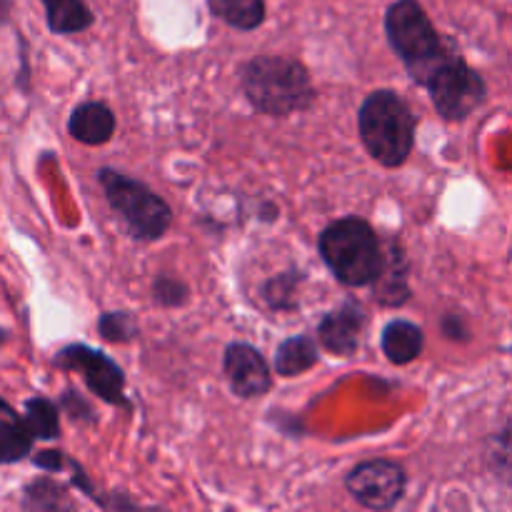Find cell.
Wrapping results in <instances>:
<instances>
[{
  "label": "cell",
  "instance_id": "6da1fadb",
  "mask_svg": "<svg viewBox=\"0 0 512 512\" xmlns=\"http://www.w3.org/2000/svg\"><path fill=\"white\" fill-rule=\"evenodd\" d=\"M240 85L248 103L273 118L303 113L315 100L308 68L288 55H258L248 60L240 70Z\"/></svg>",
  "mask_w": 512,
  "mask_h": 512
},
{
  "label": "cell",
  "instance_id": "7a4b0ae2",
  "mask_svg": "<svg viewBox=\"0 0 512 512\" xmlns=\"http://www.w3.org/2000/svg\"><path fill=\"white\" fill-rule=\"evenodd\" d=\"M385 35L390 48L403 60L405 70L418 85L445 63L455 50L453 43L435 30L433 20L418 0H395L385 13Z\"/></svg>",
  "mask_w": 512,
  "mask_h": 512
},
{
  "label": "cell",
  "instance_id": "3957f363",
  "mask_svg": "<svg viewBox=\"0 0 512 512\" xmlns=\"http://www.w3.org/2000/svg\"><path fill=\"white\" fill-rule=\"evenodd\" d=\"M318 250L330 273L348 288H365L383 268V243L373 225L363 218L333 220L320 233Z\"/></svg>",
  "mask_w": 512,
  "mask_h": 512
},
{
  "label": "cell",
  "instance_id": "277c9868",
  "mask_svg": "<svg viewBox=\"0 0 512 512\" xmlns=\"http://www.w3.org/2000/svg\"><path fill=\"white\" fill-rule=\"evenodd\" d=\"M358 130L365 150L383 168H400L415 145V115L395 90H375L363 100Z\"/></svg>",
  "mask_w": 512,
  "mask_h": 512
},
{
  "label": "cell",
  "instance_id": "5b68a950",
  "mask_svg": "<svg viewBox=\"0 0 512 512\" xmlns=\"http://www.w3.org/2000/svg\"><path fill=\"white\" fill-rule=\"evenodd\" d=\"M98 180L110 208L120 215L135 240L150 243L168 233L173 223V210L155 190L113 168H100Z\"/></svg>",
  "mask_w": 512,
  "mask_h": 512
},
{
  "label": "cell",
  "instance_id": "8992f818",
  "mask_svg": "<svg viewBox=\"0 0 512 512\" xmlns=\"http://www.w3.org/2000/svg\"><path fill=\"white\" fill-rule=\"evenodd\" d=\"M443 120L460 123L473 115L488 98V85L478 70L470 68L460 53H453L423 85Z\"/></svg>",
  "mask_w": 512,
  "mask_h": 512
},
{
  "label": "cell",
  "instance_id": "52a82bcc",
  "mask_svg": "<svg viewBox=\"0 0 512 512\" xmlns=\"http://www.w3.org/2000/svg\"><path fill=\"white\" fill-rule=\"evenodd\" d=\"M408 488V473L403 465L388 458L363 460L345 475V490L355 503L373 512H388L403 500Z\"/></svg>",
  "mask_w": 512,
  "mask_h": 512
},
{
  "label": "cell",
  "instance_id": "ba28073f",
  "mask_svg": "<svg viewBox=\"0 0 512 512\" xmlns=\"http://www.w3.org/2000/svg\"><path fill=\"white\" fill-rule=\"evenodd\" d=\"M55 368L68 370V373H80L93 395H98L103 403L120 405V408H130V400L125 398V373L113 358L98 348L90 345L75 343L60 350L55 355Z\"/></svg>",
  "mask_w": 512,
  "mask_h": 512
},
{
  "label": "cell",
  "instance_id": "9c48e42d",
  "mask_svg": "<svg viewBox=\"0 0 512 512\" xmlns=\"http://www.w3.org/2000/svg\"><path fill=\"white\" fill-rule=\"evenodd\" d=\"M223 368L228 375L230 390L238 398H263L273 388V370H270L268 360L260 355L258 348L248 343H230L225 348Z\"/></svg>",
  "mask_w": 512,
  "mask_h": 512
},
{
  "label": "cell",
  "instance_id": "30bf717a",
  "mask_svg": "<svg viewBox=\"0 0 512 512\" xmlns=\"http://www.w3.org/2000/svg\"><path fill=\"white\" fill-rule=\"evenodd\" d=\"M365 328V310L358 300H348L338 310L325 315L318 325V340L333 355L348 358L360 348V335Z\"/></svg>",
  "mask_w": 512,
  "mask_h": 512
},
{
  "label": "cell",
  "instance_id": "8fae6325",
  "mask_svg": "<svg viewBox=\"0 0 512 512\" xmlns=\"http://www.w3.org/2000/svg\"><path fill=\"white\" fill-rule=\"evenodd\" d=\"M408 258L400 245L398 238H390L388 245L383 248V268H380L378 278L373 280L375 300L385 308H400L410 300V285H408Z\"/></svg>",
  "mask_w": 512,
  "mask_h": 512
},
{
  "label": "cell",
  "instance_id": "7c38bea8",
  "mask_svg": "<svg viewBox=\"0 0 512 512\" xmlns=\"http://www.w3.org/2000/svg\"><path fill=\"white\" fill-rule=\"evenodd\" d=\"M115 113L100 100L75 105L68 120V133L83 145H105L115 133Z\"/></svg>",
  "mask_w": 512,
  "mask_h": 512
},
{
  "label": "cell",
  "instance_id": "4fadbf2b",
  "mask_svg": "<svg viewBox=\"0 0 512 512\" xmlns=\"http://www.w3.org/2000/svg\"><path fill=\"white\" fill-rule=\"evenodd\" d=\"M380 345H383V353L390 363L408 365L423 353L425 335L423 330L415 323H410V320H390L383 328Z\"/></svg>",
  "mask_w": 512,
  "mask_h": 512
},
{
  "label": "cell",
  "instance_id": "5bb4252c",
  "mask_svg": "<svg viewBox=\"0 0 512 512\" xmlns=\"http://www.w3.org/2000/svg\"><path fill=\"white\" fill-rule=\"evenodd\" d=\"M33 450V438L25 428L23 418L0 400V465H13L25 460Z\"/></svg>",
  "mask_w": 512,
  "mask_h": 512
},
{
  "label": "cell",
  "instance_id": "9a60e30c",
  "mask_svg": "<svg viewBox=\"0 0 512 512\" xmlns=\"http://www.w3.org/2000/svg\"><path fill=\"white\" fill-rule=\"evenodd\" d=\"M45 8L48 28L58 35L83 33L93 25V10L85 5V0H40Z\"/></svg>",
  "mask_w": 512,
  "mask_h": 512
},
{
  "label": "cell",
  "instance_id": "2e32d148",
  "mask_svg": "<svg viewBox=\"0 0 512 512\" xmlns=\"http://www.w3.org/2000/svg\"><path fill=\"white\" fill-rule=\"evenodd\" d=\"M318 343L310 335H295V338L283 340L275 353V373L283 378H295L318 363Z\"/></svg>",
  "mask_w": 512,
  "mask_h": 512
},
{
  "label": "cell",
  "instance_id": "e0dca14e",
  "mask_svg": "<svg viewBox=\"0 0 512 512\" xmlns=\"http://www.w3.org/2000/svg\"><path fill=\"white\" fill-rule=\"evenodd\" d=\"M208 10L235 30H258L265 23V0H208Z\"/></svg>",
  "mask_w": 512,
  "mask_h": 512
},
{
  "label": "cell",
  "instance_id": "ac0fdd59",
  "mask_svg": "<svg viewBox=\"0 0 512 512\" xmlns=\"http://www.w3.org/2000/svg\"><path fill=\"white\" fill-rule=\"evenodd\" d=\"M23 503L30 512H75L68 488L55 483L53 478H35L25 485Z\"/></svg>",
  "mask_w": 512,
  "mask_h": 512
},
{
  "label": "cell",
  "instance_id": "d6986e66",
  "mask_svg": "<svg viewBox=\"0 0 512 512\" xmlns=\"http://www.w3.org/2000/svg\"><path fill=\"white\" fill-rule=\"evenodd\" d=\"M33 440L60 438V413L48 398H30L25 403V415H20Z\"/></svg>",
  "mask_w": 512,
  "mask_h": 512
},
{
  "label": "cell",
  "instance_id": "ffe728a7",
  "mask_svg": "<svg viewBox=\"0 0 512 512\" xmlns=\"http://www.w3.org/2000/svg\"><path fill=\"white\" fill-rule=\"evenodd\" d=\"M303 283V275L298 270H288L275 278H270L263 285V298L265 303L273 310H293L298 305V288Z\"/></svg>",
  "mask_w": 512,
  "mask_h": 512
},
{
  "label": "cell",
  "instance_id": "44dd1931",
  "mask_svg": "<svg viewBox=\"0 0 512 512\" xmlns=\"http://www.w3.org/2000/svg\"><path fill=\"white\" fill-rule=\"evenodd\" d=\"M100 338L108 343H130L138 335V323L130 313L115 310V313H103L98 320Z\"/></svg>",
  "mask_w": 512,
  "mask_h": 512
},
{
  "label": "cell",
  "instance_id": "7402d4cb",
  "mask_svg": "<svg viewBox=\"0 0 512 512\" xmlns=\"http://www.w3.org/2000/svg\"><path fill=\"white\" fill-rule=\"evenodd\" d=\"M153 300L160 308H180L190 300V288L175 275H158L153 280Z\"/></svg>",
  "mask_w": 512,
  "mask_h": 512
},
{
  "label": "cell",
  "instance_id": "603a6c76",
  "mask_svg": "<svg viewBox=\"0 0 512 512\" xmlns=\"http://www.w3.org/2000/svg\"><path fill=\"white\" fill-rule=\"evenodd\" d=\"M60 405H63V408L68 410L70 418L78 420V423H90V420H93V410H90V405L85 403L75 390H68V393L60 398Z\"/></svg>",
  "mask_w": 512,
  "mask_h": 512
},
{
  "label": "cell",
  "instance_id": "cb8c5ba5",
  "mask_svg": "<svg viewBox=\"0 0 512 512\" xmlns=\"http://www.w3.org/2000/svg\"><path fill=\"white\" fill-rule=\"evenodd\" d=\"M33 465L45 473H60L65 468V455L60 450H40L33 455Z\"/></svg>",
  "mask_w": 512,
  "mask_h": 512
},
{
  "label": "cell",
  "instance_id": "d4e9b609",
  "mask_svg": "<svg viewBox=\"0 0 512 512\" xmlns=\"http://www.w3.org/2000/svg\"><path fill=\"white\" fill-rule=\"evenodd\" d=\"M443 333L448 335L450 340H468V325L463 323L460 315H445L443 320Z\"/></svg>",
  "mask_w": 512,
  "mask_h": 512
},
{
  "label": "cell",
  "instance_id": "484cf974",
  "mask_svg": "<svg viewBox=\"0 0 512 512\" xmlns=\"http://www.w3.org/2000/svg\"><path fill=\"white\" fill-rule=\"evenodd\" d=\"M13 13V0H0V25H5Z\"/></svg>",
  "mask_w": 512,
  "mask_h": 512
},
{
  "label": "cell",
  "instance_id": "4316f807",
  "mask_svg": "<svg viewBox=\"0 0 512 512\" xmlns=\"http://www.w3.org/2000/svg\"><path fill=\"white\" fill-rule=\"evenodd\" d=\"M5 343H8V330H5V328H0V348H3Z\"/></svg>",
  "mask_w": 512,
  "mask_h": 512
}]
</instances>
